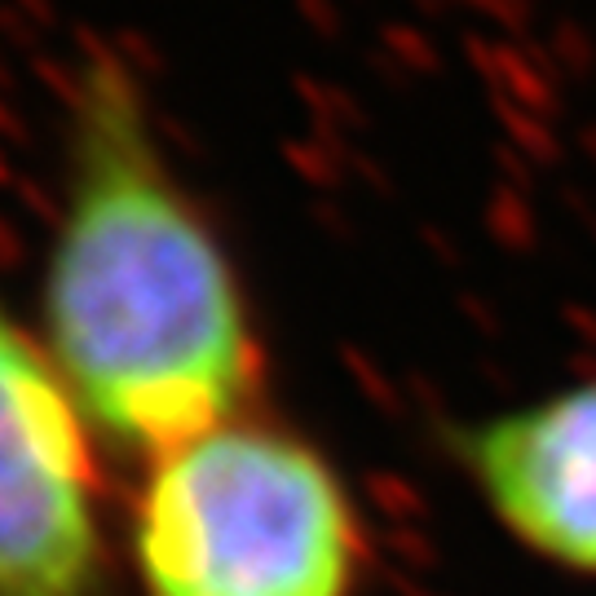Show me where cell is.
I'll use <instances>...</instances> for the list:
<instances>
[{
    "mask_svg": "<svg viewBox=\"0 0 596 596\" xmlns=\"http://www.w3.org/2000/svg\"><path fill=\"white\" fill-rule=\"evenodd\" d=\"M45 350L98 438L164 455L243 420L261 350L234 265L168 173L137 89L80 85L45 265Z\"/></svg>",
    "mask_w": 596,
    "mask_h": 596,
    "instance_id": "1",
    "label": "cell"
},
{
    "mask_svg": "<svg viewBox=\"0 0 596 596\" xmlns=\"http://www.w3.org/2000/svg\"><path fill=\"white\" fill-rule=\"evenodd\" d=\"M133 556L151 596H350L358 517L310 442L230 420L155 455Z\"/></svg>",
    "mask_w": 596,
    "mask_h": 596,
    "instance_id": "2",
    "label": "cell"
},
{
    "mask_svg": "<svg viewBox=\"0 0 596 596\" xmlns=\"http://www.w3.org/2000/svg\"><path fill=\"white\" fill-rule=\"evenodd\" d=\"M93 424L41 341L0 306V596H93Z\"/></svg>",
    "mask_w": 596,
    "mask_h": 596,
    "instance_id": "3",
    "label": "cell"
},
{
    "mask_svg": "<svg viewBox=\"0 0 596 596\" xmlns=\"http://www.w3.org/2000/svg\"><path fill=\"white\" fill-rule=\"evenodd\" d=\"M464 464L512 539L596 574V380L468 429Z\"/></svg>",
    "mask_w": 596,
    "mask_h": 596,
    "instance_id": "4",
    "label": "cell"
}]
</instances>
